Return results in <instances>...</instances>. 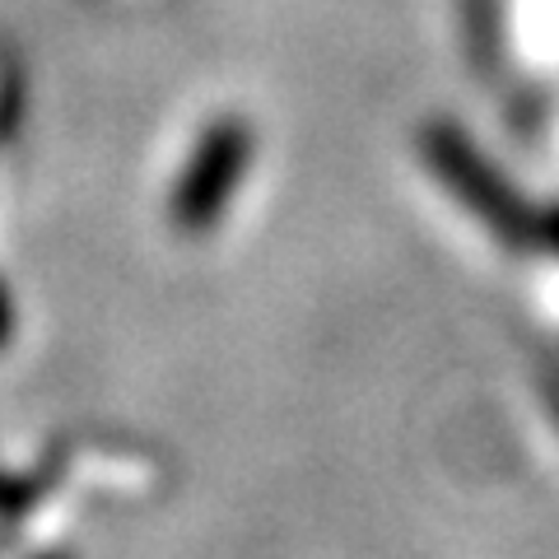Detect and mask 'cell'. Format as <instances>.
Listing matches in <instances>:
<instances>
[{"label":"cell","instance_id":"obj_1","mask_svg":"<svg viewBox=\"0 0 559 559\" xmlns=\"http://www.w3.org/2000/svg\"><path fill=\"white\" fill-rule=\"evenodd\" d=\"M242 164H248V131L238 121H219L201 140L197 159L182 173L178 187V224L182 229H205L210 215L219 210V201L234 191Z\"/></svg>","mask_w":559,"mask_h":559}]
</instances>
